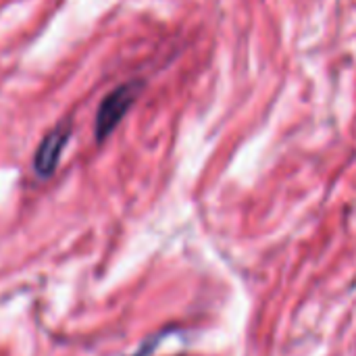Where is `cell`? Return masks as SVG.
<instances>
[{"label": "cell", "mask_w": 356, "mask_h": 356, "mask_svg": "<svg viewBox=\"0 0 356 356\" xmlns=\"http://www.w3.org/2000/svg\"><path fill=\"white\" fill-rule=\"evenodd\" d=\"M140 90H142V86L138 81L123 83L102 100V104L96 113V129H94L98 140H104L121 123V119L125 117V113L138 98Z\"/></svg>", "instance_id": "6da1fadb"}, {"label": "cell", "mask_w": 356, "mask_h": 356, "mask_svg": "<svg viewBox=\"0 0 356 356\" xmlns=\"http://www.w3.org/2000/svg\"><path fill=\"white\" fill-rule=\"evenodd\" d=\"M67 140H69V125H58L42 140V144L35 152V161H33L38 175H42V177L52 175V171L56 169L58 159L67 146Z\"/></svg>", "instance_id": "7a4b0ae2"}]
</instances>
